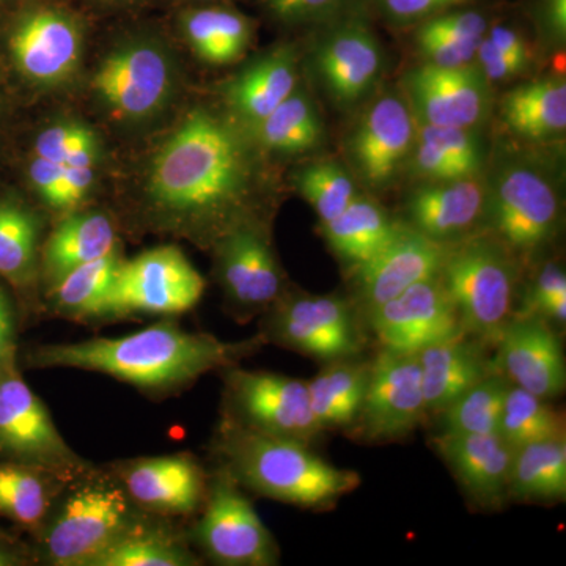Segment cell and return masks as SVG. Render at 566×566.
Instances as JSON below:
<instances>
[{"mask_svg":"<svg viewBox=\"0 0 566 566\" xmlns=\"http://www.w3.org/2000/svg\"><path fill=\"white\" fill-rule=\"evenodd\" d=\"M230 400L240 423L260 433L308 444L322 433L307 382L264 371L230 370Z\"/></svg>","mask_w":566,"mask_h":566,"instance_id":"cell-7","label":"cell"},{"mask_svg":"<svg viewBox=\"0 0 566 566\" xmlns=\"http://www.w3.org/2000/svg\"><path fill=\"white\" fill-rule=\"evenodd\" d=\"M486 218L506 249L538 251L556 234L560 221L556 186L538 167L510 164L488 188Z\"/></svg>","mask_w":566,"mask_h":566,"instance_id":"cell-6","label":"cell"},{"mask_svg":"<svg viewBox=\"0 0 566 566\" xmlns=\"http://www.w3.org/2000/svg\"><path fill=\"white\" fill-rule=\"evenodd\" d=\"M434 446L476 504L497 509L509 497L515 449L501 434L442 431L436 436Z\"/></svg>","mask_w":566,"mask_h":566,"instance_id":"cell-22","label":"cell"},{"mask_svg":"<svg viewBox=\"0 0 566 566\" xmlns=\"http://www.w3.org/2000/svg\"><path fill=\"white\" fill-rule=\"evenodd\" d=\"M13 357V319L6 293L0 289V367L11 363Z\"/></svg>","mask_w":566,"mask_h":566,"instance_id":"cell-52","label":"cell"},{"mask_svg":"<svg viewBox=\"0 0 566 566\" xmlns=\"http://www.w3.org/2000/svg\"><path fill=\"white\" fill-rule=\"evenodd\" d=\"M370 364L334 360L307 382L312 411L322 430L356 422L367 390Z\"/></svg>","mask_w":566,"mask_h":566,"instance_id":"cell-32","label":"cell"},{"mask_svg":"<svg viewBox=\"0 0 566 566\" xmlns=\"http://www.w3.org/2000/svg\"><path fill=\"white\" fill-rule=\"evenodd\" d=\"M566 495V442H534L515 450L510 471L509 497L531 502L564 501Z\"/></svg>","mask_w":566,"mask_h":566,"instance_id":"cell-33","label":"cell"},{"mask_svg":"<svg viewBox=\"0 0 566 566\" xmlns=\"http://www.w3.org/2000/svg\"><path fill=\"white\" fill-rule=\"evenodd\" d=\"M219 273L227 296L243 312L281 303L282 273L262 230L240 223L219 241Z\"/></svg>","mask_w":566,"mask_h":566,"instance_id":"cell-20","label":"cell"},{"mask_svg":"<svg viewBox=\"0 0 566 566\" xmlns=\"http://www.w3.org/2000/svg\"><path fill=\"white\" fill-rule=\"evenodd\" d=\"M9 46L22 76L36 84L54 85L76 70L82 50L81 29L62 11L35 10L17 22Z\"/></svg>","mask_w":566,"mask_h":566,"instance_id":"cell-19","label":"cell"},{"mask_svg":"<svg viewBox=\"0 0 566 566\" xmlns=\"http://www.w3.org/2000/svg\"><path fill=\"white\" fill-rule=\"evenodd\" d=\"M416 354L422 370L427 412L441 415L465 390L491 374L480 345L464 340V333Z\"/></svg>","mask_w":566,"mask_h":566,"instance_id":"cell-26","label":"cell"},{"mask_svg":"<svg viewBox=\"0 0 566 566\" xmlns=\"http://www.w3.org/2000/svg\"><path fill=\"white\" fill-rule=\"evenodd\" d=\"M441 279L460 316L464 333L482 344H497L512 319L516 271L501 241L469 238L449 245Z\"/></svg>","mask_w":566,"mask_h":566,"instance_id":"cell-4","label":"cell"},{"mask_svg":"<svg viewBox=\"0 0 566 566\" xmlns=\"http://www.w3.org/2000/svg\"><path fill=\"white\" fill-rule=\"evenodd\" d=\"M39 259V222L13 200L0 199V275L13 285L32 282Z\"/></svg>","mask_w":566,"mask_h":566,"instance_id":"cell-37","label":"cell"},{"mask_svg":"<svg viewBox=\"0 0 566 566\" xmlns=\"http://www.w3.org/2000/svg\"><path fill=\"white\" fill-rule=\"evenodd\" d=\"M93 181H95L93 167L63 166V178L55 210H69L74 205L82 202L91 191Z\"/></svg>","mask_w":566,"mask_h":566,"instance_id":"cell-48","label":"cell"},{"mask_svg":"<svg viewBox=\"0 0 566 566\" xmlns=\"http://www.w3.org/2000/svg\"><path fill=\"white\" fill-rule=\"evenodd\" d=\"M488 188L476 177L431 181L417 189L406 203L412 229L449 244L460 240L485 218Z\"/></svg>","mask_w":566,"mask_h":566,"instance_id":"cell-23","label":"cell"},{"mask_svg":"<svg viewBox=\"0 0 566 566\" xmlns=\"http://www.w3.org/2000/svg\"><path fill=\"white\" fill-rule=\"evenodd\" d=\"M29 175H31L33 188L39 192L41 199L50 207L55 208L63 178L62 164L48 161V159L35 156L31 167H29Z\"/></svg>","mask_w":566,"mask_h":566,"instance_id":"cell-49","label":"cell"},{"mask_svg":"<svg viewBox=\"0 0 566 566\" xmlns=\"http://www.w3.org/2000/svg\"><path fill=\"white\" fill-rule=\"evenodd\" d=\"M273 334L283 345L316 359H349L360 352L353 307L337 296H300L279 304Z\"/></svg>","mask_w":566,"mask_h":566,"instance_id":"cell-14","label":"cell"},{"mask_svg":"<svg viewBox=\"0 0 566 566\" xmlns=\"http://www.w3.org/2000/svg\"><path fill=\"white\" fill-rule=\"evenodd\" d=\"M122 260L117 251L71 271L54 286V304L63 315H99L111 293Z\"/></svg>","mask_w":566,"mask_h":566,"instance_id":"cell-39","label":"cell"},{"mask_svg":"<svg viewBox=\"0 0 566 566\" xmlns=\"http://www.w3.org/2000/svg\"><path fill=\"white\" fill-rule=\"evenodd\" d=\"M538 20L551 40L565 41L566 0H538Z\"/></svg>","mask_w":566,"mask_h":566,"instance_id":"cell-50","label":"cell"},{"mask_svg":"<svg viewBox=\"0 0 566 566\" xmlns=\"http://www.w3.org/2000/svg\"><path fill=\"white\" fill-rule=\"evenodd\" d=\"M253 344H227L208 334L186 333L170 323L153 324L118 338L36 349V367H69L114 376L140 389L188 385L216 368L229 367Z\"/></svg>","mask_w":566,"mask_h":566,"instance_id":"cell-2","label":"cell"},{"mask_svg":"<svg viewBox=\"0 0 566 566\" xmlns=\"http://www.w3.org/2000/svg\"><path fill=\"white\" fill-rule=\"evenodd\" d=\"M0 450L48 468L73 463L50 412L10 363L0 367Z\"/></svg>","mask_w":566,"mask_h":566,"instance_id":"cell-16","label":"cell"},{"mask_svg":"<svg viewBox=\"0 0 566 566\" xmlns=\"http://www.w3.org/2000/svg\"><path fill=\"white\" fill-rule=\"evenodd\" d=\"M417 120L398 96H382L368 107L352 139L357 172L368 188H386L411 158Z\"/></svg>","mask_w":566,"mask_h":566,"instance_id":"cell-17","label":"cell"},{"mask_svg":"<svg viewBox=\"0 0 566 566\" xmlns=\"http://www.w3.org/2000/svg\"><path fill=\"white\" fill-rule=\"evenodd\" d=\"M297 191L327 223L344 212L357 197L352 175L335 161H316L305 166L296 177Z\"/></svg>","mask_w":566,"mask_h":566,"instance_id":"cell-41","label":"cell"},{"mask_svg":"<svg viewBox=\"0 0 566 566\" xmlns=\"http://www.w3.org/2000/svg\"><path fill=\"white\" fill-rule=\"evenodd\" d=\"M277 20L289 24L319 21L333 13L342 0H264Z\"/></svg>","mask_w":566,"mask_h":566,"instance_id":"cell-47","label":"cell"},{"mask_svg":"<svg viewBox=\"0 0 566 566\" xmlns=\"http://www.w3.org/2000/svg\"><path fill=\"white\" fill-rule=\"evenodd\" d=\"M193 558L172 538L159 532L134 531L129 527L91 566H185Z\"/></svg>","mask_w":566,"mask_h":566,"instance_id":"cell-40","label":"cell"},{"mask_svg":"<svg viewBox=\"0 0 566 566\" xmlns=\"http://www.w3.org/2000/svg\"><path fill=\"white\" fill-rule=\"evenodd\" d=\"M424 415L417 354L382 349L370 364L363 408L356 419L360 434L371 441L397 439L415 430Z\"/></svg>","mask_w":566,"mask_h":566,"instance_id":"cell-9","label":"cell"},{"mask_svg":"<svg viewBox=\"0 0 566 566\" xmlns=\"http://www.w3.org/2000/svg\"><path fill=\"white\" fill-rule=\"evenodd\" d=\"M50 495L28 465L0 464V513L22 526H35L48 512Z\"/></svg>","mask_w":566,"mask_h":566,"instance_id":"cell-42","label":"cell"},{"mask_svg":"<svg viewBox=\"0 0 566 566\" xmlns=\"http://www.w3.org/2000/svg\"><path fill=\"white\" fill-rule=\"evenodd\" d=\"M510 382L502 374H488L441 412L446 433L499 434Z\"/></svg>","mask_w":566,"mask_h":566,"instance_id":"cell-38","label":"cell"},{"mask_svg":"<svg viewBox=\"0 0 566 566\" xmlns=\"http://www.w3.org/2000/svg\"><path fill=\"white\" fill-rule=\"evenodd\" d=\"M125 483L134 501L155 512L185 515L202 499V474L191 458H147L129 465Z\"/></svg>","mask_w":566,"mask_h":566,"instance_id":"cell-25","label":"cell"},{"mask_svg":"<svg viewBox=\"0 0 566 566\" xmlns=\"http://www.w3.org/2000/svg\"><path fill=\"white\" fill-rule=\"evenodd\" d=\"M222 452L234 482L286 504L326 509L360 485L354 471L315 455L308 444L227 423Z\"/></svg>","mask_w":566,"mask_h":566,"instance_id":"cell-3","label":"cell"},{"mask_svg":"<svg viewBox=\"0 0 566 566\" xmlns=\"http://www.w3.org/2000/svg\"><path fill=\"white\" fill-rule=\"evenodd\" d=\"M18 564V557L7 549L6 546L0 545V566H11Z\"/></svg>","mask_w":566,"mask_h":566,"instance_id":"cell-53","label":"cell"},{"mask_svg":"<svg viewBox=\"0 0 566 566\" xmlns=\"http://www.w3.org/2000/svg\"><path fill=\"white\" fill-rule=\"evenodd\" d=\"M197 534L205 551L219 564L270 566L277 560L273 536L238 490L232 474L214 483Z\"/></svg>","mask_w":566,"mask_h":566,"instance_id":"cell-13","label":"cell"},{"mask_svg":"<svg viewBox=\"0 0 566 566\" xmlns=\"http://www.w3.org/2000/svg\"><path fill=\"white\" fill-rule=\"evenodd\" d=\"M485 14L475 10L453 9L420 22L416 33L420 55L438 66H465L475 61L480 41L488 32Z\"/></svg>","mask_w":566,"mask_h":566,"instance_id":"cell-31","label":"cell"},{"mask_svg":"<svg viewBox=\"0 0 566 566\" xmlns=\"http://www.w3.org/2000/svg\"><path fill=\"white\" fill-rule=\"evenodd\" d=\"M128 504L120 490L81 488L48 532V557L54 565L91 566L93 558L128 531Z\"/></svg>","mask_w":566,"mask_h":566,"instance_id":"cell-8","label":"cell"},{"mask_svg":"<svg viewBox=\"0 0 566 566\" xmlns=\"http://www.w3.org/2000/svg\"><path fill=\"white\" fill-rule=\"evenodd\" d=\"M401 227L403 223L392 221L374 200L357 196L337 218L323 223L322 230L335 255L357 268L374 259Z\"/></svg>","mask_w":566,"mask_h":566,"instance_id":"cell-29","label":"cell"},{"mask_svg":"<svg viewBox=\"0 0 566 566\" xmlns=\"http://www.w3.org/2000/svg\"><path fill=\"white\" fill-rule=\"evenodd\" d=\"M93 144H98V140L87 126L80 123H61L39 134L35 140V156L63 166L71 155Z\"/></svg>","mask_w":566,"mask_h":566,"instance_id":"cell-44","label":"cell"},{"mask_svg":"<svg viewBox=\"0 0 566 566\" xmlns=\"http://www.w3.org/2000/svg\"><path fill=\"white\" fill-rule=\"evenodd\" d=\"M185 32L200 57L219 65L240 59L251 41L245 18L222 9L191 11L185 18Z\"/></svg>","mask_w":566,"mask_h":566,"instance_id":"cell-35","label":"cell"},{"mask_svg":"<svg viewBox=\"0 0 566 566\" xmlns=\"http://www.w3.org/2000/svg\"><path fill=\"white\" fill-rule=\"evenodd\" d=\"M450 244L438 243L403 226L374 259L356 271L357 296L367 315L416 283L441 274Z\"/></svg>","mask_w":566,"mask_h":566,"instance_id":"cell-15","label":"cell"},{"mask_svg":"<svg viewBox=\"0 0 566 566\" xmlns=\"http://www.w3.org/2000/svg\"><path fill=\"white\" fill-rule=\"evenodd\" d=\"M403 84L419 125L472 129L490 114V84L475 66L424 63L409 71Z\"/></svg>","mask_w":566,"mask_h":566,"instance_id":"cell-12","label":"cell"},{"mask_svg":"<svg viewBox=\"0 0 566 566\" xmlns=\"http://www.w3.org/2000/svg\"><path fill=\"white\" fill-rule=\"evenodd\" d=\"M412 169L430 181L476 177L483 164L482 142L472 129L417 123Z\"/></svg>","mask_w":566,"mask_h":566,"instance_id":"cell-28","label":"cell"},{"mask_svg":"<svg viewBox=\"0 0 566 566\" xmlns=\"http://www.w3.org/2000/svg\"><path fill=\"white\" fill-rule=\"evenodd\" d=\"M495 345L502 375L513 386L545 400L564 392V349L546 319L517 315L506 324Z\"/></svg>","mask_w":566,"mask_h":566,"instance_id":"cell-18","label":"cell"},{"mask_svg":"<svg viewBox=\"0 0 566 566\" xmlns=\"http://www.w3.org/2000/svg\"><path fill=\"white\" fill-rule=\"evenodd\" d=\"M111 219L102 212H81L65 219L48 238L43 266L52 289L71 271L117 251Z\"/></svg>","mask_w":566,"mask_h":566,"instance_id":"cell-27","label":"cell"},{"mask_svg":"<svg viewBox=\"0 0 566 566\" xmlns=\"http://www.w3.org/2000/svg\"><path fill=\"white\" fill-rule=\"evenodd\" d=\"M296 51L275 48L233 77L226 88L227 104L240 120L255 128L296 91Z\"/></svg>","mask_w":566,"mask_h":566,"instance_id":"cell-24","label":"cell"},{"mask_svg":"<svg viewBox=\"0 0 566 566\" xmlns=\"http://www.w3.org/2000/svg\"><path fill=\"white\" fill-rule=\"evenodd\" d=\"M520 315L538 316L565 323L566 277L557 264H546L526 294V304Z\"/></svg>","mask_w":566,"mask_h":566,"instance_id":"cell-43","label":"cell"},{"mask_svg":"<svg viewBox=\"0 0 566 566\" xmlns=\"http://www.w3.org/2000/svg\"><path fill=\"white\" fill-rule=\"evenodd\" d=\"M502 117L517 136L542 140L560 136L566 128L564 77L520 85L502 99Z\"/></svg>","mask_w":566,"mask_h":566,"instance_id":"cell-30","label":"cell"},{"mask_svg":"<svg viewBox=\"0 0 566 566\" xmlns=\"http://www.w3.org/2000/svg\"><path fill=\"white\" fill-rule=\"evenodd\" d=\"M499 434L513 449L565 438V417L545 398L510 385L502 409Z\"/></svg>","mask_w":566,"mask_h":566,"instance_id":"cell-36","label":"cell"},{"mask_svg":"<svg viewBox=\"0 0 566 566\" xmlns=\"http://www.w3.org/2000/svg\"><path fill=\"white\" fill-rule=\"evenodd\" d=\"M486 39L497 46L499 50L512 52V54L524 55V57H531V51L526 40L520 35L512 28H505V25H495L493 29H488Z\"/></svg>","mask_w":566,"mask_h":566,"instance_id":"cell-51","label":"cell"},{"mask_svg":"<svg viewBox=\"0 0 566 566\" xmlns=\"http://www.w3.org/2000/svg\"><path fill=\"white\" fill-rule=\"evenodd\" d=\"M252 129L266 150L286 155L312 150L322 144L323 137L314 103L296 91Z\"/></svg>","mask_w":566,"mask_h":566,"instance_id":"cell-34","label":"cell"},{"mask_svg":"<svg viewBox=\"0 0 566 566\" xmlns=\"http://www.w3.org/2000/svg\"><path fill=\"white\" fill-rule=\"evenodd\" d=\"M528 59L531 57L499 50L486 36L480 41L475 55V61L488 81H505L523 73L528 66Z\"/></svg>","mask_w":566,"mask_h":566,"instance_id":"cell-46","label":"cell"},{"mask_svg":"<svg viewBox=\"0 0 566 566\" xmlns=\"http://www.w3.org/2000/svg\"><path fill=\"white\" fill-rule=\"evenodd\" d=\"M205 279L172 245L151 249L120 264L99 315H174L191 311Z\"/></svg>","mask_w":566,"mask_h":566,"instance_id":"cell-5","label":"cell"},{"mask_svg":"<svg viewBox=\"0 0 566 566\" xmlns=\"http://www.w3.org/2000/svg\"><path fill=\"white\" fill-rule=\"evenodd\" d=\"M472 0H375L379 11L397 25L420 24L436 14L460 9Z\"/></svg>","mask_w":566,"mask_h":566,"instance_id":"cell-45","label":"cell"},{"mask_svg":"<svg viewBox=\"0 0 566 566\" xmlns=\"http://www.w3.org/2000/svg\"><path fill=\"white\" fill-rule=\"evenodd\" d=\"M368 319L382 346L395 352L417 353L464 333L441 274L409 286Z\"/></svg>","mask_w":566,"mask_h":566,"instance_id":"cell-11","label":"cell"},{"mask_svg":"<svg viewBox=\"0 0 566 566\" xmlns=\"http://www.w3.org/2000/svg\"><path fill=\"white\" fill-rule=\"evenodd\" d=\"M172 87L174 66L169 55L144 41L112 52L93 77L96 95L126 120H144L161 111Z\"/></svg>","mask_w":566,"mask_h":566,"instance_id":"cell-10","label":"cell"},{"mask_svg":"<svg viewBox=\"0 0 566 566\" xmlns=\"http://www.w3.org/2000/svg\"><path fill=\"white\" fill-rule=\"evenodd\" d=\"M251 188V163L240 137L211 112L186 117L153 161L148 192L166 214L226 233Z\"/></svg>","mask_w":566,"mask_h":566,"instance_id":"cell-1","label":"cell"},{"mask_svg":"<svg viewBox=\"0 0 566 566\" xmlns=\"http://www.w3.org/2000/svg\"><path fill=\"white\" fill-rule=\"evenodd\" d=\"M324 87L344 106L363 102L385 70L379 41L363 21L342 22L324 36L315 52Z\"/></svg>","mask_w":566,"mask_h":566,"instance_id":"cell-21","label":"cell"}]
</instances>
